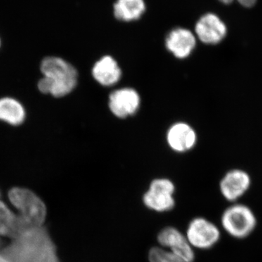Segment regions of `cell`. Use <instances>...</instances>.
Returning <instances> with one entry per match:
<instances>
[{"mask_svg": "<svg viewBox=\"0 0 262 262\" xmlns=\"http://www.w3.org/2000/svg\"><path fill=\"white\" fill-rule=\"evenodd\" d=\"M3 255L10 262H60L54 244L42 227L27 230Z\"/></svg>", "mask_w": 262, "mask_h": 262, "instance_id": "cell-1", "label": "cell"}, {"mask_svg": "<svg viewBox=\"0 0 262 262\" xmlns=\"http://www.w3.org/2000/svg\"><path fill=\"white\" fill-rule=\"evenodd\" d=\"M43 77L37 83V89L43 94L61 98L71 94L77 84V71L63 58L48 56L41 62Z\"/></svg>", "mask_w": 262, "mask_h": 262, "instance_id": "cell-2", "label": "cell"}, {"mask_svg": "<svg viewBox=\"0 0 262 262\" xmlns=\"http://www.w3.org/2000/svg\"><path fill=\"white\" fill-rule=\"evenodd\" d=\"M10 203L20 211V216L29 229L42 227L47 208L44 202L32 190L13 187L8 192Z\"/></svg>", "mask_w": 262, "mask_h": 262, "instance_id": "cell-3", "label": "cell"}, {"mask_svg": "<svg viewBox=\"0 0 262 262\" xmlns=\"http://www.w3.org/2000/svg\"><path fill=\"white\" fill-rule=\"evenodd\" d=\"M221 222L226 232L237 239L247 237L252 233L257 224L252 210L239 203L228 207L222 213Z\"/></svg>", "mask_w": 262, "mask_h": 262, "instance_id": "cell-4", "label": "cell"}, {"mask_svg": "<svg viewBox=\"0 0 262 262\" xmlns=\"http://www.w3.org/2000/svg\"><path fill=\"white\" fill-rule=\"evenodd\" d=\"M175 191V185L170 179H155L143 195V203L148 209L158 213L171 211L176 206Z\"/></svg>", "mask_w": 262, "mask_h": 262, "instance_id": "cell-5", "label": "cell"}, {"mask_svg": "<svg viewBox=\"0 0 262 262\" xmlns=\"http://www.w3.org/2000/svg\"><path fill=\"white\" fill-rule=\"evenodd\" d=\"M186 237L193 248L208 250L219 242L221 232L220 229L209 220L196 217L189 222Z\"/></svg>", "mask_w": 262, "mask_h": 262, "instance_id": "cell-6", "label": "cell"}, {"mask_svg": "<svg viewBox=\"0 0 262 262\" xmlns=\"http://www.w3.org/2000/svg\"><path fill=\"white\" fill-rule=\"evenodd\" d=\"M160 246L170 250L184 262H194L195 258L194 248L188 242L186 235L178 229L166 227L158 234Z\"/></svg>", "mask_w": 262, "mask_h": 262, "instance_id": "cell-7", "label": "cell"}, {"mask_svg": "<svg viewBox=\"0 0 262 262\" xmlns=\"http://www.w3.org/2000/svg\"><path fill=\"white\" fill-rule=\"evenodd\" d=\"M141 98L136 90L125 88L116 90L110 95L108 107L119 118L134 115L140 107Z\"/></svg>", "mask_w": 262, "mask_h": 262, "instance_id": "cell-8", "label": "cell"}, {"mask_svg": "<svg viewBox=\"0 0 262 262\" xmlns=\"http://www.w3.org/2000/svg\"><path fill=\"white\" fill-rule=\"evenodd\" d=\"M195 32L202 42L215 45L223 40L227 35V28L218 15L208 13L203 15L196 22Z\"/></svg>", "mask_w": 262, "mask_h": 262, "instance_id": "cell-9", "label": "cell"}, {"mask_svg": "<svg viewBox=\"0 0 262 262\" xmlns=\"http://www.w3.org/2000/svg\"><path fill=\"white\" fill-rule=\"evenodd\" d=\"M251 182L249 175L244 170H230L221 181V193L227 201H237L247 192Z\"/></svg>", "mask_w": 262, "mask_h": 262, "instance_id": "cell-10", "label": "cell"}, {"mask_svg": "<svg viewBox=\"0 0 262 262\" xmlns=\"http://www.w3.org/2000/svg\"><path fill=\"white\" fill-rule=\"evenodd\" d=\"M165 46L176 58H187L196 46V38L189 29H174L165 39Z\"/></svg>", "mask_w": 262, "mask_h": 262, "instance_id": "cell-11", "label": "cell"}, {"mask_svg": "<svg viewBox=\"0 0 262 262\" xmlns=\"http://www.w3.org/2000/svg\"><path fill=\"white\" fill-rule=\"evenodd\" d=\"M196 141L195 132L192 127L184 122L174 124L167 134L168 145L178 152H184L192 149Z\"/></svg>", "mask_w": 262, "mask_h": 262, "instance_id": "cell-12", "label": "cell"}, {"mask_svg": "<svg viewBox=\"0 0 262 262\" xmlns=\"http://www.w3.org/2000/svg\"><path fill=\"white\" fill-rule=\"evenodd\" d=\"M93 77L98 83L105 87L117 84L122 77L121 69L113 57L105 56L95 63Z\"/></svg>", "mask_w": 262, "mask_h": 262, "instance_id": "cell-13", "label": "cell"}, {"mask_svg": "<svg viewBox=\"0 0 262 262\" xmlns=\"http://www.w3.org/2000/svg\"><path fill=\"white\" fill-rule=\"evenodd\" d=\"M29 229L20 215L15 214L0 201V235L16 239Z\"/></svg>", "mask_w": 262, "mask_h": 262, "instance_id": "cell-14", "label": "cell"}, {"mask_svg": "<svg viewBox=\"0 0 262 262\" xmlns=\"http://www.w3.org/2000/svg\"><path fill=\"white\" fill-rule=\"evenodd\" d=\"M27 113L18 100L12 97L0 98V120L10 125L18 126L25 121Z\"/></svg>", "mask_w": 262, "mask_h": 262, "instance_id": "cell-15", "label": "cell"}, {"mask_svg": "<svg viewBox=\"0 0 262 262\" xmlns=\"http://www.w3.org/2000/svg\"><path fill=\"white\" fill-rule=\"evenodd\" d=\"M146 5L144 0H117L114 5L115 18L124 22L138 20L144 14Z\"/></svg>", "mask_w": 262, "mask_h": 262, "instance_id": "cell-16", "label": "cell"}, {"mask_svg": "<svg viewBox=\"0 0 262 262\" xmlns=\"http://www.w3.org/2000/svg\"><path fill=\"white\" fill-rule=\"evenodd\" d=\"M148 259L149 262H184L170 250L161 246H154L150 248Z\"/></svg>", "mask_w": 262, "mask_h": 262, "instance_id": "cell-17", "label": "cell"}, {"mask_svg": "<svg viewBox=\"0 0 262 262\" xmlns=\"http://www.w3.org/2000/svg\"><path fill=\"white\" fill-rule=\"evenodd\" d=\"M237 1L245 8H250L256 5L257 0H237Z\"/></svg>", "mask_w": 262, "mask_h": 262, "instance_id": "cell-18", "label": "cell"}, {"mask_svg": "<svg viewBox=\"0 0 262 262\" xmlns=\"http://www.w3.org/2000/svg\"><path fill=\"white\" fill-rule=\"evenodd\" d=\"M221 3H223L225 5H229L231 3H233L234 0H219Z\"/></svg>", "mask_w": 262, "mask_h": 262, "instance_id": "cell-19", "label": "cell"}, {"mask_svg": "<svg viewBox=\"0 0 262 262\" xmlns=\"http://www.w3.org/2000/svg\"><path fill=\"white\" fill-rule=\"evenodd\" d=\"M0 262H10L8 258L5 257L3 254L0 255Z\"/></svg>", "mask_w": 262, "mask_h": 262, "instance_id": "cell-20", "label": "cell"}, {"mask_svg": "<svg viewBox=\"0 0 262 262\" xmlns=\"http://www.w3.org/2000/svg\"><path fill=\"white\" fill-rule=\"evenodd\" d=\"M0 46H1V39H0Z\"/></svg>", "mask_w": 262, "mask_h": 262, "instance_id": "cell-21", "label": "cell"}]
</instances>
